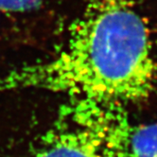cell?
I'll list each match as a JSON object with an SVG mask.
<instances>
[{
	"instance_id": "6da1fadb",
	"label": "cell",
	"mask_w": 157,
	"mask_h": 157,
	"mask_svg": "<svg viewBox=\"0 0 157 157\" xmlns=\"http://www.w3.org/2000/svg\"><path fill=\"white\" fill-rule=\"evenodd\" d=\"M157 63L149 28L131 0H91L62 49L48 61L0 74V91L40 89L78 103L120 107L151 96Z\"/></svg>"
},
{
	"instance_id": "7a4b0ae2",
	"label": "cell",
	"mask_w": 157,
	"mask_h": 157,
	"mask_svg": "<svg viewBox=\"0 0 157 157\" xmlns=\"http://www.w3.org/2000/svg\"><path fill=\"white\" fill-rule=\"evenodd\" d=\"M78 116L48 131L33 157H117L103 107L78 103Z\"/></svg>"
},
{
	"instance_id": "3957f363",
	"label": "cell",
	"mask_w": 157,
	"mask_h": 157,
	"mask_svg": "<svg viewBox=\"0 0 157 157\" xmlns=\"http://www.w3.org/2000/svg\"><path fill=\"white\" fill-rule=\"evenodd\" d=\"M110 134L117 157H157V123L132 125L117 109L110 118Z\"/></svg>"
},
{
	"instance_id": "277c9868",
	"label": "cell",
	"mask_w": 157,
	"mask_h": 157,
	"mask_svg": "<svg viewBox=\"0 0 157 157\" xmlns=\"http://www.w3.org/2000/svg\"><path fill=\"white\" fill-rule=\"evenodd\" d=\"M42 0H0V12L27 13L41 5Z\"/></svg>"
}]
</instances>
